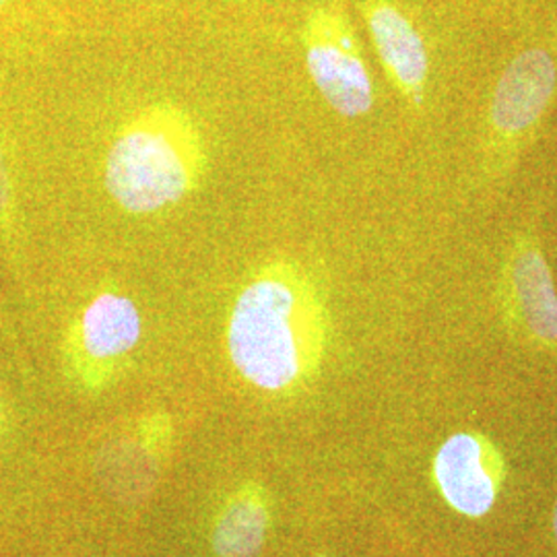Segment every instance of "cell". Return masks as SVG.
Here are the masks:
<instances>
[{
  "mask_svg": "<svg viewBox=\"0 0 557 557\" xmlns=\"http://www.w3.org/2000/svg\"><path fill=\"white\" fill-rule=\"evenodd\" d=\"M329 345V312L317 281L292 259L264 262L232 304L225 347L252 388L289 395L319 374Z\"/></svg>",
  "mask_w": 557,
  "mask_h": 557,
  "instance_id": "cell-1",
  "label": "cell"
},
{
  "mask_svg": "<svg viewBox=\"0 0 557 557\" xmlns=\"http://www.w3.org/2000/svg\"><path fill=\"white\" fill-rule=\"evenodd\" d=\"M207 161L197 119L176 101H153L114 133L103 160V186L124 213L156 215L199 190Z\"/></svg>",
  "mask_w": 557,
  "mask_h": 557,
  "instance_id": "cell-2",
  "label": "cell"
},
{
  "mask_svg": "<svg viewBox=\"0 0 557 557\" xmlns=\"http://www.w3.org/2000/svg\"><path fill=\"white\" fill-rule=\"evenodd\" d=\"M308 75L338 116L359 119L374 108V83L349 15L337 2L312 4L301 25Z\"/></svg>",
  "mask_w": 557,
  "mask_h": 557,
  "instance_id": "cell-3",
  "label": "cell"
},
{
  "mask_svg": "<svg viewBox=\"0 0 557 557\" xmlns=\"http://www.w3.org/2000/svg\"><path fill=\"white\" fill-rule=\"evenodd\" d=\"M143 337V317L135 299L103 289L89 299L64 338V361L81 391L100 393L119 379Z\"/></svg>",
  "mask_w": 557,
  "mask_h": 557,
  "instance_id": "cell-4",
  "label": "cell"
},
{
  "mask_svg": "<svg viewBox=\"0 0 557 557\" xmlns=\"http://www.w3.org/2000/svg\"><path fill=\"white\" fill-rule=\"evenodd\" d=\"M557 89L556 59L543 48L518 52L506 64L487 112L490 158L506 165L531 139Z\"/></svg>",
  "mask_w": 557,
  "mask_h": 557,
  "instance_id": "cell-5",
  "label": "cell"
},
{
  "mask_svg": "<svg viewBox=\"0 0 557 557\" xmlns=\"http://www.w3.org/2000/svg\"><path fill=\"white\" fill-rule=\"evenodd\" d=\"M172 440L174 425L163 413H151L126 425L101 446L98 471L103 485L122 499L145 496L156 485Z\"/></svg>",
  "mask_w": 557,
  "mask_h": 557,
  "instance_id": "cell-6",
  "label": "cell"
},
{
  "mask_svg": "<svg viewBox=\"0 0 557 557\" xmlns=\"http://www.w3.org/2000/svg\"><path fill=\"white\" fill-rule=\"evenodd\" d=\"M502 289L527 335L545 347H557L556 283L533 236L520 234L510 242L502 264Z\"/></svg>",
  "mask_w": 557,
  "mask_h": 557,
  "instance_id": "cell-7",
  "label": "cell"
},
{
  "mask_svg": "<svg viewBox=\"0 0 557 557\" xmlns=\"http://www.w3.org/2000/svg\"><path fill=\"white\" fill-rule=\"evenodd\" d=\"M359 11L388 81L407 103L423 106L430 81V54L416 23L395 0H359Z\"/></svg>",
  "mask_w": 557,
  "mask_h": 557,
  "instance_id": "cell-8",
  "label": "cell"
},
{
  "mask_svg": "<svg viewBox=\"0 0 557 557\" xmlns=\"http://www.w3.org/2000/svg\"><path fill=\"white\" fill-rule=\"evenodd\" d=\"M442 496L465 517L487 515L498 496L496 453L473 434H455L442 444L434 462Z\"/></svg>",
  "mask_w": 557,
  "mask_h": 557,
  "instance_id": "cell-9",
  "label": "cell"
},
{
  "mask_svg": "<svg viewBox=\"0 0 557 557\" xmlns=\"http://www.w3.org/2000/svg\"><path fill=\"white\" fill-rule=\"evenodd\" d=\"M271 508L259 481L238 485L213 520L211 547L218 557H257L269 535Z\"/></svg>",
  "mask_w": 557,
  "mask_h": 557,
  "instance_id": "cell-10",
  "label": "cell"
},
{
  "mask_svg": "<svg viewBox=\"0 0 557 557\" xmlns=\"http://www.w3.org/2000/svg\"><path fill=\"white\" fill-rule=\"evenodd\" d=\"M11 213H13V184H11L9 165L0 145V223L2 225L11 221Z\"/></svg>",
  "mask_w": 557,
  "mask_h": 557,
  "instance_id": "cell-11",
  "label": "cell"
},
{
  "mask_svg": "<svg viewBox=\"0 0 557 557\" xmlns=\"http://www.w3.org/2000/svg\"><path fill=\"white\" fill-rule=\"evenodd\" d=\"M4 428H7V418H4V411H2V400H0V436L4 434Z\"/></svg>",
  "mask_w": 557,
  "mask_h": 557,
  "instance_id": "cell-12",
  "label": "cell"
},
{
  "mask_svg": "<svg viewBox=\"0 0 557 557\" xmlns=\"http://www.w3.org/2000/svg\"><path fill=\"white\" fill-rule=\"evenodd\" d=\"M554 533H556V541H557V504H556V512H554Z\"/></svg>",
  "mask_w": 557,
  "mask_h": 557,
  "instance_id": "cell-13",
  "label": "cell"
},
{
  "mask_svg": "<svg viewBox=\"0 0 557 557\" xmlns=\"http://www.w3.org/2000/svg\"><path fill=\"white\" fill-rule=\"evenodd\" d=\"M4 4H7V0H0V9H2V7H4Z\"/></svg>",
  "mask_w": 557,
  "mask_h": 557,
  "instance_id": "cell-14",
  "label": "cell"
},
{
  "mask_svg": "<svg viewBox=\"0 0 557 557\" xmlns=\"http://www.w3.org/2000/svg\"><path fill=\"white\" fill-rule=\"evenodd\" d=\"M319 557H326V556H319Z\"/></svg>",
  "mask_w": 557,
  "mask_h": 557,
  "instance_id": "cell-15",
  "label": "cell"
}]
</instances>
